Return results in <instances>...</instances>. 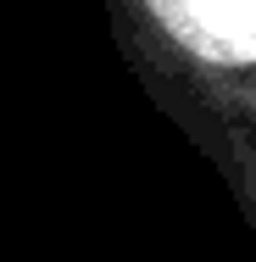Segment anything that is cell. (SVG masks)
I'll use <instances>...</instances> for the list:
<instances>
[{"mask_svg": "<svg viewBox=\"0 0 256 262\" xmlns=\"http://www.w3.org/2000/svg\"><path fill=\"white\" fill-rule=\"evenodd\" d=\"M151 11L206 61L256 56V0H151Z\"/></svg>", "mask_w": 256, "mask_h": 262, "instance_id": "1", "label": "cell"}]
</instances>
